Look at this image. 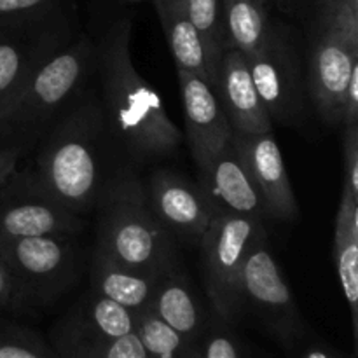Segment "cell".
<instances>
[{
	"label": "cell",
	"instance_id": "cell-1",
	"mask_svg": "<svg viewBox=\"0 0 358 358\" xmlns=\"http://www.w3.org/2000/svg\"><path fill=\"white\" fill-rule=\"evenodd\" d=\"M133 23L112 21L96 41L94 69L108 136L133 163L163 159L178 150L182 133L168 115L161 94L136 70L131 58Z\"/></svg>",
	"mask_w": 358,
	"mask_h": 358
},
{
	"label": "cell",
	"instance_id": "cell-2",
	"mask_svg": "<svg viewBox=\"0 0 358 358\" xmlns=\"http://www.w3.org/2000/svg\"><path fill=\"white\" fill-rule=\"evenodd\" d=\"M107 136L96 90L83 87L41 133L28 175L45 194L83 217L94 208L107 180L101 175Z\"/></svg>",
	"mask_w": 358,
	"mask_h": 358
},
{
	"label": "cell",
	"instance_id": "cell-3",
	"mask_svg": "<svg viewBox=\"0 0 358 358\" xmlns=\"http://www.w3.org/2000/svg\"><path fill=\"white\" fill-rule=\"evenodd\" d=\"M94 208L96 250L147 271H164L177 264L175 236L152 212L145 184L131 166L117 168L105 180Z\"/></svg>",
	"mask_w": 358,
	"mask_h": 358
},
{
	"label": "cell",
	"instance_id": "cell-4",
	"mask_svg": "<svg viewBox=\"0 0 358 358\" xmlns=\"http://www.w3.org/2000/svg\"><path fill=\"white\" fill-rule=\"evenodd\" d=\"M96 41L77 34L49 56L20 93L0 110L3 135L38 138L49 122L76 98L94 69Z\"/></svg>",
	"mask_w": 358,
	"mask_h": 358
},
{
	"label": "cell",
	"instance_id": "cell-5",
	"mask_svg": "<svg viewBox=\"0 0 358 358\" xmlns=\"http://www.w3.org/2000/svg\"><path fill=\"white\" fill-rule=\"evenodd\" d=\"M262 238H266L262 220L217 213L198 243L212 311L231 324L240 318V280L245 261Z\"/></svg>",
	"mask_w": 358,
	"mask_h": 358
},
{
	"label": "cell",
	"instance_id": "cell-6",
	"mask_svg": "<svg viewBox=\"0 0 358 358\" xmlns=\"http://www.w3.org/2000/svg\"><path fill=\"white\" fill-rule=\"evenodd\" d=\"M72 2L51 10L0 21V110L35 70L73 37Z\"/></svg>",
	"mask_w": 358,
	"mask_h": 358
},
{
	"label": "cell",
	"instance_id": "cell-7",
	"mask_svg": "<svg viewBox=\"0 0 358 358\" xmlns=\"http://www.w3.org/2000/svg\"><path fill=\"white\" fill-rule=\"evenodd\" d=\"M252 315L283 348L294 350L303 341V315L292 289L268 247V236L259 240L245 261L240 280V317Z\"/></svg>",
	"mask_w": 358,
	"mask_h": 358
},
{
	"label": "cell",
	"instance_id": "cell-8",
	"mask_svg": "<svg viewBox=\"0 0 358 358\" xmlns=\"http://www.w3.org/2000/svg\"><path fill=\"white\" fill-rule=\"evenodd\" d=\"M76 236L45 234L0 241V259L16 278L24 306H48L79 276Z\"/></svg>",
	"mask_w": 358,
	"mask_h": 358
},
{
	"label": "cell",
	"instance_id": "cell-9",
	"mask_svg": "<svg viewBox=\"0 0 358 358\" xmlns=\"http://www.w3.org/2000/svg\"><path fill=\"white\" fill-rule=\"evenodd\" d=\"M245 58L271 121L297 124L304 115L308 93L292 31L282 23H271L266 41Z\"/></svg>",
	"mask_w": 358,
	"mask_h": 358
},
{
	"label": "cell",
	"instance_id": "cell-10",
	"mask_svg": "<svg viewBox=\"0 0 358 358\" xmlns=\"http://www.w3.org/2000/svg\"><path fill=\"white\" fill-rule=\"evenodd\" d=\"M83 219L45 194L27 170L14 171L0 189V241L65 234L77 236Z\"/></svg>",
	"mask_w": 358,
	"mask_h": 358
},
{
	"label": "cell",
	"instance_id": "cell-11",
	"mask_svg": "<svg viewBox=\"0 0 358 358\" xmlns=\"http://www.w3.org/2000/svg\"><path fill=\"white\" fill-rule=\"evenodd\" d=\"M357 63V48L332 28L311 21L304 80L308 98L327 124L336 126L341 122L346 87Z\"/></svg>",
	"mask_w": 358,
	"mask_h": 358
},
{
	"label": "cell",
	"instance_id": "cell-12",
	"mask_svg": "<svg viewBox=\"0 0 358 358\" xmlns=\"http://www.w3.org/2000/svg\"><path fill=\"white\" fill-rule=\"evenodd\" d=\"M143 184L150 208L159 222L173 236L199 243L208 229L213 210L198 182H191L177 171L159 168Z\"/></svg>",
	"mask_w": 358,
	"mask_h": 358
},
{
	"label": "cell",
	"instance_id": "cell-13",
	"mask_svg": "<svg viewBox=\"0 0 358 358\" xmlns=\"http://www.w3.org/2000/svg\"><path fill=\"white\" fill-rule=\"evenodd\" d=\"M233 143L261 192L266 215L273 220L294 219L299 206L275 133H233Z\"/></svg>",
	"mask_w": 358,
	"mask_h": 358
},
{
	"label": "cell",
	"instance_id": "cell-14",
	"mask_svg": "<svg viewBox=\"0 0 358 358\" xmlns=\"http://www.w3.org/2000/svg\"><path fill=\"white\" fill-rule=\"evenodd\" d=\"M198 185L208 199L213 215L227 213L250 217L262 222L268 219L261 192L238 156L233 136L205 166L199 168Z\"/></svg>",
	"mask_w": 358,
	"mask_h": 358
},
{
	"label": "cell",
	"instance_id": "cell-15",
	"mask_svg": "<svg viewBox=\"0 0 358 358\" xmlns=\"http://www.w3.org/2000/svg\"><path fill=\"white\" fill-rule=\"evenodd\" d=\"M184 107L185 138L196 166L203 168L233 136L213 87L194 73L177 70Z\"/></svg>",
	"mask_w": 358,
	"mask_h": 358
},
{
	"label": "cell",
	"instance_id": "cell-16",
	"mask_svg": "<svg viewBox=\"0 0 358 358\" xmlns=\"http://www.w3.org/2000/svg\"><path fill=\"white\" fill-rule=\"evenodd\" d=\"M213 93L233 133L257 135L273 131V121L255 90L247 58L238 49L229 48L220 58Z\"/></svg>",
	"mask_w": 358,
	"mask_h": 358
},
{
	"label": "cell",
	"instance_id": "cell-17",
	"mask_svg": "<svg viewBox=\"0 0 358 358\" xmlns=\"http://www.w3.org/2000/svg\"><path fill=\"white\" fill-rule=\"evenodd\" d=\"M149 308L192 345L201 338L210 318V313L203 308L194 289L177 264L159 276Z\"/></svg>",
	"mask_w": 358,
	"mask_h": 358
},
{
	"label": "cell",
	"instance_id": "cell-18",
	"mask_svg": "<svg viewBox=\"0 0 358 358\" xmlns=\"http://www.w3.org/2000/svg\"><path fill=\"white\" fill-rule=\"evenodd\" d=\"M164 271L131 268L94 248L90 271L91 290L138 313L150 306L154 290Z\"/></svg>",
	"mask_w": 358,
	"mask_h": 358
},
{
	"label": "cell",
	"instance_id": "cell-19",
	"mask_svg": "<svg viewBox=\"0 0 358 358\" xmlns=\"http://www.w3.org/2000/svg\"><path fill=\"white\" fill-rule=\"evenodd\" d=\"M332 259L352 315L353 345H358V198L343 187L334 224Z\"/></svg>",
	"mask_w": 358,
	"mask_h": 358
},
{
	"label": "cell",
	"instance_id": "cell-20",
	"mask_svg": "<svg viewBox=\"0 0 358 358\" xmlns=\"http://www.w3.org/2000/svg\"><path fill=\"white\" fill-rule=\"evenodd\" d=\"M136 313L90 290L52 331L83 338L115 339L135 332Z\"/></svg>",
	"mask_w": 358,
	"mask_h": 358
},
{
	"label": "cell",
	"instance_id": "cell-21",
	"mask_svg": "<svg viewBox=\"0 0 358 358\" xmlns=\"http://www.w3.org/2000/svg\"><path fill=\"white\" fill-rule=\"evenodd\" d=\"M177 70L194 73L213 87L215 72L206 56L205 44L180 0H152Z\"/></svg>",
	"mask_w": 358,
	"mask_h": 358
},
{
	"label": "cell",
	"instance_id": "cell-22",
	"mask_svg": "<svg viewBox=\"0 0 358 358\" xmlns=\"http://www.w3.org/2000/svg\"><path fill=\"white\" fill-rule=\"evenodd\" d=\"M224 23L231 48L248 56L266 41L271 20L268 0H222Z\"/></svg>",
	"mask_w": 358,
	"mask_h": 358
},
{
	"label": "cell",
	"instance_id": "cell-23",
	"mask_svg": "<svg viewBox=\"0 0 358 358\" xmlns=\"http://www.w3.org/2000/svg\"><path fill=\"white\" fill-rule=\"evenodd\" d=\"M51 346L58 358H150L135 332L122 338H83L51 332Z\"/></svg>",
	"mask_w": 358,
	"mask_h": 358
},
{
	"label": "cell",
	"instance_id": "cell-24",
	"mask_svg": "<svg viewBox=\"0 0 358 358\" xmlns=\"http://www.w3.org/2000/svg\"><path fill=\"white\" fill-rule=\"evenodd\" d=\"M135 334L150 358H198L196 345L164 324L150 308L136 313Z\"/></svg>",
	"mask_w": 358,
	"mask_h": 358
},
{
	"label": "cell",
	"instance_id": "cell-25",
	"mask_svg": "<svg viewBox=\"0 0 358 358\" xmlns=\"http://www.w3.org/2000/svg\"><path fill=\"white\" fill-rule=\"evenodd\" d=\"M180 2L189 20L201 35L210 65L213 72H217L220 58L231 48L226 23H224L222 0H180Z\"/></svg>",
	"mask_w": 358,
	"mask_h": 358
},
{
	"label": "cell",
	"instance_id": "cell-26",
	"mask_svg": "<svg viewBox=\"0 0 358 358\" xmlns=\"http://www.w3.org/2000/svg\"><path fill=\"white\" fill-rule=\"evenodd\" d=\"M198 358H247L233 324L212 311L201 338L196 343Z\"/></svg>",
	"mask_w": 358,
	"mask_h": 358
},
{
	"label": "cell",
	"instance_id": "cell-27",
	"mask_svg": "<svg viewBox=\"0 0 358 358\" xmlns=\"http://www.w3.org/2000/svg\"><path fill=\"white\" fill-rule=\"evenodd\" d=\"M0 358H58L52 346L30 329L0 320Z\"/></svg>",
	"mask_w": 358,
	"mask_h": 358
},
{
	"label": "cell",
	"instance_id": "cell-28",
	"mask_svg": "<svg viewBox=\"0 0 358 358\" xmlns=\"http://www.w3.org/2000/svg\"><path fill=\"white\" fill-rule=\"evenodd\" d=\"M343 163H345V166H343V171H345L343 187L348 189L355 198H358V124L345 128Z\"/></svg>",
	"mask_w": 358,
	"mask_h": 358
},
{
	"label": "cell",
	"instance_id": "cell-29",
	"mask_svg": "<svg viewBox=\"0 0 358 358\" xmlns=\"http://www.w3.org/2000/svg\"><path fill=\"white\" fill-rule=\"evenodd\" d=\"M28 149V140L16 135H0V189L16 171L17 163Z\"/></svg>",
	"mask_w": 358,
	"mask_h": 358
},
{
	"label": "cell",
	"instance_id": "cell-30",
	"mask_svg": "<svg viewBox=\"0 0 358 358\" xmlns=\"http://www.w3.org/2000/svg\"><path fill=\"white\" fill-rule=\"evenodd\" d=\"M73 0H0V21L45 13Z\"/></svg>",
	"mask_w": 358,
	"mask_h": 358
},
{
	"label": "cell",
	"instance_id": "cell-31",
	"mask_svg": "<svg viewBox=\"0 0 358 358\" xmlns=\"http://www.w3.org/2000/svg\"><path fill=\"white\" fill-rule=\"evenodd\" d=\"M0 310L3 311H21L27 310L23 294L16 278L7 268L6 262L0 259Z\"/></svg>",
	"mask_w": 358,
	"mask_h": 358
},
{
	"label": "cell",
	"instance_id": "cell-32",
	"mask_svg": "<svg viewBox=\"0 0 358 358\" xmlns=\"http://www.w3.org/2000/svg\"><path fill=\"white\" fill-rule=\"evenodd\" d=\"M339 124H343V128L358 124V63L353 66L352 77H350L348 87H346L341 122Z\"/></svg>",
	"mask_w": 358,
	"mask_h": 358
},
{
	"label": "cell",
	"instance_id": "cell-33",
	"mask_svg": "<svg viewBox=\"0 0 358 358\" xmlns=\"http://www.w3.org/2000/svg\"><path fill=\"white\" fill-rule=\"evenodd\" d=\"M301 358H343L336 352L334 348L327 345H322V343H311L310 346L304 348V352L301 353Z\"/></svg>",
	"mask_w": 358,
	"mask_h": 358
},
{
	"label": "cell",
	"instance_id": "cell-34",
	"mask_svg": "<svg viewBox=\"0 0 358 358\" xmlns=\"http://www.w3.org/2000/svg\"><path fill=\"white\" fill-rule=\"evenodd\" d=\"M332 2H336V0H313V10L320 9V7H324V6H329V3H332Z\"/></svg>",
	"mask_w": 358,
	"mask_h": 358
},
{
	"label": "cell",
	"instance_id": "cell-35",
	"mask_svg": "<svg viewBox=\"0 0 358 358\" xmlns=\"http://www.w3.org/2000/svg\"><path fill=\"white\" fill-rule=\"evenodd\" d=\"M121 2H126V3H136V2H142V0H121Z\"/></svg>",
	"mask_w": 358,
	"mask_h": 358
},
{
	"label": "cell",
	"instance_id": "cell-36",
	"mask_svg": "<svg viewBox=\"0 0 358 358\" xmlns=\"http://www.w3.org/2000/svg\"><path fill=\"white\" fill-rule=\"evenodd\" d=\"M2 133H3V131H2V126H0V135H2Z\"/></svg>",
	"mask_w": 358,
	"mask_h": 358
}]
</instances>
